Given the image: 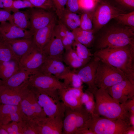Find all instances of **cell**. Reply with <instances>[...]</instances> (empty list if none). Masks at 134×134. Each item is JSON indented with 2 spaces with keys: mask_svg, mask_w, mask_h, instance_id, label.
Instances as JSON below:
<instances>
[{
  "mask_svg": "<svg viewBox=\"0 0 134 134\" xmlns=\"http://www.w3.org/2000/svg\"><path fill=\"white\" fill-rule=\"evenodd\" d=\"M93 54L117 69L134 84V46L107 47L96 51Z\"/></svg>",
  "mask_w": 134,
  "mask_h": 134,
  "instance_id": "obj_1",
  "label": "cell"
},
{
  "mask_svg": "<svg viewBox=\"0 0 134 134\" xmlns=\"http://www.w3.org/2000/svg\"><path fill=\"white\" fill-rule=\"evenodd\" d=\"M93 95L95 104L93 114L112 120L122 119L129 122V112L113 99L106 89H98Z\"/></svg>",
  "mask_w": 134,
  "mask_h": 134,
  "instance_id": "obj_2",
  "label": "cell"
},
{
  "mask_svg": "<svg viewBox=\"0 0 134 134\" xmlns=\"http://www.w3.org/2000/svg\"><path fill=\"white\" fill-rule=\"evenodd\" d=\"M134 30L126 26L110 27L97 39L96 51L107 47L134 46Z\"/></svg>",
  "mask_w": 134,
  "mask_h": 134,
  "instance_id": "obj_3",
  "label": "cell"
},
{
  "mask_svg": "<svg viewBox=\"0 0 134 134\" xmlns=\"http://www.w3.org/2000/svg\"><path fill=\"white\" fill-rule=\"evenodd\" d=\"M32 88L38 102L46 116L63 120L66 106L60 98L58 90L45 92Z\"/></svg>",
  "mask_w": 134,
  "mask_h": 134,
  "instance_id": "obj_4",
  "label": "cell"
},
{
  "mask_svg": "<svg viewBox=\"0 0 134 134\" xmlns=\"http://www.w3.org/2000/svg\"><path fill=\"white\" fill-rule=\"evenodd\" d=\"M129 126L126 120H112L93 114L91 115L86 127L95 134H124Z\"/></svg>",
  "mask_w": 134,
  "mask_h": 134,
  "instance_id": "obj_5",
  "label": "cell"
},
{
  "mask_svg": "<svg viewBox=\"0 0 134 134\" xmlns=\"http://www.w3.org/2000/svg\"><path fill=\"white\" fill-rule=\"evenodd\" d=\"M126 79L123 74L117 69L100 60L95 81V86L98 89H106Z\"/></svg>",
  "mask_w": 134,
  "mask_h": 134,
  "instance_id": "obj_6",
  "label": "cell"
},
{
  "mask_svg": "<svg viewBox=\"0 0 134 134\" xmlns=\"http://www.w3.org/2000/svg\"><path fill=\"white\" fill-rule=\"evenodd\" d=\"M20 106L22 111L28 120L47 117L38 102L34 90L29 85L23 97Z\"/></svg>",
  "mask_w": 134,
  "mask_h": 134,
  "instance_id": "obj_7",
  "label": "cell"
},
{
  "mask_svg": "<svg viewBox=\"0 0 134 134\" xmlns=\"http://www.w3.org/2000/svg\"><path fill=\"white\" fill-rule=\"evenodd\" d=\"M28 82L32 88L44 92L58 90L64 87L63 83L52 75L35 73L31 75Z\"/></svg>",
  "mask_w": 134,
  "mask_h": 134,
  "instance_id": "obj_8",
  "label": "cell"
},
{
  "mask_svg": "<svg viewBox=\"0 0 134 134\" xmlns=\"http://www.w3.org/2000/svg\"><path fill=\"white\" fill-rule=\"evenodd\" d=\"M123 11L109 3H100L93 11V30L100 29L111 19L114 18Z\"/></svg>",
  "mask_w": 134,
  "mask_h": 134,
  "instance_id": "obj_9",
  "label": "cell"
},
{
  "mask_svg": "<svg viewBox=\"0 0 134 134\" xmlns=\"http://www.w3.org/2000/svg\"><path fill=\"white\" fill-rule=\"evenodd\" d=\"M47 57L42 50L35 45L20 58L19 64L20 68L35 73L45 61Z\"/></svg>",
  "mask_w": 134,
  "mask_h": 134,
  "instance_id": "obj_10",
  "label": "cell"
},
{
  "mask_svg": "<svg viewBox=\"0 0 134 134\" xmlns=\"http://www.w3.org/2000/svg\"><path fill=\"white\" fill-rule=\"evenodd\" d=\"M27 11L30 19L29 30L33 34L37 30L56 20L55 14L49 10L34 7L29 8Z\"/></svg>",
  "mask_w": 134,
  "mask_h": 134,
  "instance_id": "obj_11",
  "label": "cell"
},
{
  "mask_svg": "<svg viewBox=\"0 0 134 134\" xmlns=\"http://www.w3.org/2000/svg\"><path fill=\"white\" fill-rule=\"evenodd\" d=\"M100 59L93 56L91 60L75 71L83 82L88 86L87 91L94 94L98 88L95 84L97 70Z\"/></svg>",
  "mask_w": 134,
  "mask_h": 134,
  "instance_id": "obj_12",
  "label": "cell"
},
{
  "mask_svg": "<svg viewBox=\"0 0 134 134\" xmlns=\"http://www.w3.org/2000/svg\"><path fill=\"white\" fill-rule=\"evenodd\" d=\"M29 86L28 80L16 88H9L3 85L0 87V103L19 105Z\"/></svg>",
  "mask_w": 134,
  "mask_h": 134,
  "instance_id": "obj_13",
  "label": "cell"
},
{
  "mask_svg": "<svg viewBox=\"0 0 134 134\" xmlns=\"http://www.w3.org/2000/svg\"><path fill=\"white\" fill-rule=\"evenodd\" d=\"M106 89L113 99L120 104L134 96V84L127 79Z\"/></svg>",
  "mask_w": 134,
  "mask_h": 134,
  "instance_id": "obj_14",
  "label": "cell"
},
{
  "mask_svg": "<svg viewBox=\"0 0 134 134\" xmlns=\"http://www.w3.org/2000/svg\"><path fill=\"white\" fill-rule=\"evenodd\" d=\"M83 88L82 86L79 88L64 87L58 90L60 98L66 106L74 109L83 105L80 100Z\"/></svg>",
  "mask_w": 134,
  "mask_h": 134,
  "instance_id": "obj_15",
  "label": "cell"
},
{
  "mask_svg": "<svg viewBox=\"0 0 134 134\" xmlns=\"http://www.w3.org/2000/svg\"><path fill=\"white\" fill-rule=\"evenodd\" d=\"M33 35L29 30L23 29L8 22H1L0 24V37L5 41L30 38Z\"/></svg>",
  "mask_w": 134,
  "mask_h": 134,
  "instance_id": "obj_16",
  "label": "cell"
},
{
  "mask_svg": "<svg viewBox=\"0 0 134 134\" xmlns=\"http://www.w3.org/2000/svg\"><path fill=\"white\" fill-rule=\"evenodd\" d=\"M27 119L20 105L0 104V122L2 125L11 121L19 122Z\"/></svg>",
  "mask_w": 134,
  "mask_h": 134,
  "instance_id": "obj_17",
  "label": "cell"
},
{
  "mask_svg": "<svg viewBox=\"0 0 134 134\" xmlns=\"http://www.w3.org/2000/svg\"><path fill=\"white\" fill-rule=\"evenodd\" d=\"M63 62V58L47 57L35 73L52 75L57 78L64 72L67 67Z\"/></svg>",
  "mask_w": 134,
  "mask_h": 134,
  "instance_id": "obj_18",
  "label": "cell"
},
{
  "mask_svg": "<svg viewBox=\"0 0 134 134\" xmlns=\"http://www.w3.org/2000/svg\"><path fill=\"white\" fill-rule=\"evenodd\" d=\"M40 127L41 134H62L63 120L48 117L34 120Z\"/></svg>",
  "mask_w": 134,
  "mask_h": 134,
  "instance_id": "obj_19",
  "label": "cell"
},
{
  "mask_svg": "<svg viewBox=\"0 0 134 134\" xmlns=\"http://www.w3.org/2000/svg\"><path fill=\"white\" fill-rule=\"evenodd\" d=\"M65 49L61 38L53 32L42 50L47 57L63 58Z\"/></svg>",
  "mask_w": 134,
  "mask_h": 134,
  "instance_id": "obj_20",
  "label": "cell"
},
{
  "mask_svg": "<svg viewBox=\"0 0 134 134\" xmlns=\"http://www.w3.org/2000/svg\"><path fill=\"white\" fill-rule=\"evenodd\" d=\"M56 24V20L48 25L40 28L34 34L33 38L34 45L42 50L50 39Z\"/></svg>",
  "mask_w": 134,
  "mask_h": 134,
  "instance_id": "obj_21",
  "label": "cell"
},
{
  "mask_svg": "<svg viewBox=\"0 0 134 134\" xmlns=\"http://www.w3.org/2000/svg\"><path fill=\"white\" fill-rule=\"evenodd\" d=\"M6 41L9 44L14 54L19 60L34 45L33 36Z\"/></svg>",
  "mask_w": 134,
  "mask_h": 134,
  "instance_id": "obj_22",
  "label": "cell"
},
{
  "mask_svg": "<svg viewBox=\"0 0 134 134\" xmlns=\"http://www.w3.org/2000/svg\"><path fill=\"white\" fill-rule=\"evenodd\" d=\"M33 73L31 71L20 67V69L6 80H1V85L14 88L18 87L27 81Z\"/></svg>",
  "mask_w": 134,
  "mask_h": 134,
  "instance_id": "obj_23",
  "label": "cell"
},
{
  "mask_svg": "<svg viewBox=\"0 0 134 134\" xmlns=\"http://www.w3.org/2000/svg\"><path fill=\"white\" fill-rule=\"evenodd\" d=\"M63 125L62 134H75L77 130L75 109H73L66 106Z\"/></svg>",
  "mask_w": 134,
  "mask_h": 134,
  "instance_id": "obj_24",
  "label": "cell"
},
{
  "mask_svg": "<svg viewBox=\"0 0 134 134\" xmlns=\"http://www.w3.org/2000/svg\"><path fill=\"white\" fill-rule=\"evenodd\" d=\"M57 78L64 80V87L79 88L82 86L83 82L76 72L75 69L72 70L68 66Z\"/></svg>",
  "mask_w": 134,
  "mask_h": 134,
  "instance_id": "obj_25",
  "label": "cell"
},
{
  "mask_svg": "<svg viewBox=\"0 0 134 134\" xmlns=\"http://www.w3.org/2000/svg\"><path fill=\"white\" fill-rule=\"evenodd\" d=\"M63 59V62L68 67L75 69L82 67L90 61L79 57L72 48L65 50Z\"/></svg>",
  "mask_w": 134,
  "mask_h": 134,
  "instance_id": "obj_26",
  "label": "cell"
},
{
  "mask_svg": "<svg viewBox=\"0 0 134 134\" xmlns=\"http://www.w3.org/2000/svg\"><path fill=\"white\" fill-rule=\"evenodd\" d=\"M19 61L17 60L0 61V78L2 81L6 80L20 69Z\"/></svg>",
  "mask_w": 134,
  "mask_h": 134,
  "instance_id": "obj_27",
  "label": "cell"
},
{
  "mask_svg": "<svg viewBox=\"0 0 134 134\" xmlns=\"http://www.w3.org/2000/svg\"><path fill=\"white\" fill-rule=\"evenodd\" d=\"M59 20L71 31L79 27L80 25V17L76 13L69 12L65 9Z\"/></svg>",
  "mask_w": 134,
  "mask_h": 134,
  "instance_id": "obj_28",
  "label": "cell"
},
{
  "mask_svg": "<svg viewBox=\"0 0 134 134\" xmlns=\"http://www.w3.org/2000/svg\"><path fill=\"white\" fill-rule=\"evenodd\" d=\"M71 31L74 35L75 41L83 44L87 48L92 45L94 39V33L83 30L79 27Z\"/></svg>",
  "mask_w": 134,
  "mask_h": 134,
  "instance_id": "obj_29",
  "label": "cell"
},
{
  "mask_svg": "<svg viewBox=\"0 0 134 134\" xmlns=\"http://www.w3.org/2000/svg\"><path fill=\"white\" fill-rule=\"evenodd\" d=\"M13 24L19 28L24 30H29L30 27L29 18L27 11L19 10L13 12L12 14Z\"/></svg>",
  "mask_w": 134,
  "mask_h": 134,
  "instance_id": "obj_30",
  "label": "cell"
},
{
  "mask_svg": "<svg viewBox=\"0 0 134 134\" xmlns=\"http://www.w3.org/2000/svg\"><path fill=\"white\" fill-rule=\"evenodd\" d=\"M19 60L14 54L9 44L0 37V61Z\"/></svg>",
  "mask_w": 134,
  "mask_h": 134,
  "instance_id": "obj_31",
  "label": "cell"
},
{
  "mask_svg": "<svg viewBox=\"0 0 134 134\" xmlns=\"http://www.w3.org/2000/svg\"><path fill=\"white\" fill-rule=\"evenodd\" d=\"M75 110L77 130L87 128L86 124L91 117V114L87 110L83 105L75 109Z\"/></svg>",
  "mask_w": 134,
  "mask_h": 134,
  "instance_id": "obj_32",
  "label": "cell"
},
{
  "mask_svg": "<svg viewBox=\"0 0 134 134\" xmlns=\"http://www.w3.org/2000/svg\"><path fill=\"white\" fill-rule=\"evenodd\" d=\"M28 119L21 122L12 121L10 123L2 125L8 134H24Z\"/></svg>",
  "mask_w": 134,
  "mask_h": 134,
  "instance_id": "obj_33",
  "label": "cell"
},
{
  "mask_svg": "<svg viewBox=\"0 0 134 134\" xmlns=\"http://www.w3.org/2000/svg\"><path fill=\"white\" fill-rule=\"evenodd\" d=\"M93 11H84L82 14L79 26L82 29L94 33L93 22Z\"/></svg>",
  "mask_w": 134,
  "mask_h": 134,
  "instance_id": "obj_34",
  "label": "cell"
},
{
  "mask_svg": "<svg viewBox=\"0 0 134 134\" xmlns=\"http://www.w3.org/2000/svg\"><path fill=\"white\" fill-rule=\"evenodd\" d=\"M72 48L75 51L77 55L82 59L90 61L93 56L90 50L83 44L75 40Z\"/></svg>",
  "mask_w": 134,
  "mask_h": 134,
  "instance_id": "obj_35",
  "label": "cell"
},
{
  "mask_svg": "<svg viewBox=\"0 0 134 134\" xmlns=\"http://www.w3.org/2000/svg\"><path fill=\"white\" fill-rule=\"evenodd\" d=\"M114 19L123 25L130 27L134 30V11L127 13H122Z\"/></svg>",
  "mask_w": 134,
  "mask_h": 134,
  "instance_id": "obj_36",
  "label": "cell"
},
{
  "mask_svg": "<svg viewBox=\"0 0 134 134\" xmlns=\"http://www.w3.org/2000/svg\"><path fill=\"white\" fill-rule=\"evenodd\" d=\"M29 1L34 8L50 10L52 9L55 10L52 0H27Z\"/></svg>",
  "mask_w": 134,
  "mask_h": 134,
  "instance_id": "obj_37",
  "label": "cell"
},
{
  "mask_svg": "<svg viewBox=\"0 0 134 134\" xmlns=\"http://www.w3.org/2000/svg\"><path fill=\"white\" fill-rule=\"evenodd\" d=\"M24 134H41L40 128L33 120H28Z\"/></svg>",
  "mask_w": 134,
  "mask_h": 134,
  "instance_id": "obj_38",
  "label": "cell"
},
{
  "mask_svg": "<svg viewBox=\"0 0 134 134\" xmlns=\"http://www.w3.org/2000/svg\"><path fill=\"white\" fill-rule=\"evenodd\" d=\"M56 13L60 19L65 9L67 0H52Z\"/></svg>",
  "mask_w": 134,
  "mask_h": 134,
  "instance_id": "obj_39",
  "label": "cell"
},
{
  "mask_svg": "<svg viewBox=\"0 0 134 134\" xmlns=\"http://www.w3.org/2000/svg\"><path fill=\"white\" fill-rule=\"evenodd\" d=\"M34 7L31 3L27 0H13V8L14 12L19 10L20 9Z\"/></svg>",
  "mask_w": 134,
  "mask_h": 134,
  "instance_id": "obj_40",
  "label": "cell"
},
{
  "mask_svg": "<svg viewBox=\"0 0 134 134\" xmlns=\"http://www.w3.org/2000/svg\"><path fill=\"white\" fill-rule=\"evenodd\" d=\"M80 9L84 11H93L95 7V2L94 0H78Z\"/></svg>",
  "mask_w": 134,
  "mask_h": 134,
  "instance_id": "obj_41",
  "label": "cell"
},
{
  "mask_svg": "<svg viewBox=\"0 0 134 134\" xmlns=\"http://www.w3.org/2000/svg\"><path fill=\"white\" fill-rule=\"evenodd\" d=\"M65 9L69 12L76 13L80 9L78 0H67Z\"/></svg>",
  "mask_w": 134,
  "mask_h": 134,
  "instance_id": "obj_42",
  "label": "cell"
},
{
  "mask_svg": "<svg viewBox=\"0 0 134 134\" xmlns=\"http://www.w3.org/2000/svg\"><path fill=\"white\" fill-rule=\"evenodd\" d=\"M7 21L14 24L12 14H11V12L5 9L0 8V22L1 23Z\"/></svg>",
  "mask_w": 134,
  "mask_h": 134,
  "instance_id": "obj_43",
  "label": "cell"
},
{
  "mask_svg": "<svg viewBox=\"0 0 134 134\" xmlns=\"http://www.w3.org/2000/svg\"><path fill=\"white\" fill-rule=\"evenodd\" d=\"M123 108L126 111L134 112V96L127 100L121 104Z\"/></svg>",
  "mask_w": 134,
  "mask_h": 134,
  "instance_id": "obj_44",
  "label": "cell"
},
{
  "mask_svg": "<svg viewBox=\"0 0 134 134\" xmlns=\"http://www.w3.org/2000/svg\"><path fill=\"white\" fill-rule=\"evenodd\" d=\"M94 98V95L92 94L89 100L84 104L85 108L91 115L93 114V111L95 106V103Z\"/></svg>",
  "mask_w": 134,
  "mask_h": 134,
  "instance_id": "obj_45",
  "label": "cell"
},
{
  "mask_svg": "<svg viewBox=\"0 0 134 134\" xmlns=\"http://www.w3.org/2000/svg\"><path fill=\"white\" fill-rule=\"evenodd\" d=\"M65 49L67 50L72 48L75 38L66 36L61 39Z\"/></svg>",
  "mask_w": 134,
  "mask_h": 134,
  "instance_id": "obj_46",
  "label": "cell"
},
{
  "mask_svg": "<svg viewBox=\"0 0 134 134\" xmlns=\"http://www.w3.org/2000/svg\"><path fill=\"white\" fill-rule=\"evenodd\" d=\"M121 5L128 8L133 9L134 0H115Z\"/></svg>",
  "mask_w": 134,
  "mask_h": 134,
  "instance_id": "obj_47",
  "label": "cell"
},
{
  "mask_svg": "<svg viewBox=\"0 0 134 134\" xmlns=\"http://www.w3.org/2000/svg\"><path fill=\"white\" fill-rule=\"evenodd\" d=\"M92 94L87 90L85 92H83L80 98L81 101L83 105L89 100Z\"/></svg>",
  "mask_w": 134,
  "mask_h": 134,
  "instance_id": "obj_48",
  "label": "cell"
},
{
  "mask_svg": "<svg viewBox=\"0 0 134 134\" xmlns=\"http://www.w3.org/2000/svg\"><path fill=\"white\" fill-rule=\"evenodd\" d=\"M75 134H95L90 129L87 128H84L77 129Z\"/></svg>",
  "mask_w": 134,
  "mask_h": 134,
  "instance_id": "obj_49",
  "label": "cell"
},
{
  "mask_svg": "<svg viewBox=\"0 0 134 134\" xmlns=\"http://www.w3.org/2000/svg\"><path fill=\"white\" fill-rule=\"evenodd\" d=\"M128 121L130 126H134V112H128Z\"/></svg>",
  "mask_w": 134,
  "mask_h": 134,
  "instance_id": "obj_50",
  "label": "cell"
},
{
  "mask_svg": "<svg viewBox=\"0 0 134 134\" xmlns=\"http://www.w3.org/2000/svg\"><path fill=\"white\" fill-rule=\"evenodd\" d=\"M134 126H129L127 129L124 134H134Z\"/></svg>",
  "mask_w": 134,
  "mask_h": 134,
  "instance_id": "obj_51",
  "label": "cell"
},
{
  "mask_svg": "<svg viewBox=\"0 0 134 134\" xmlns=\"http://www.w3.org/2000/svg\"><path fill=\"white\" fill-rule=\"evenodd\" d=\"M0 134H8V132L0 125Z\"/></svg>",
  "mask_w": 134,
  "mask_h": 134,
  "instance_id": "obj_52",
  "label": "cell"
},
{
  "mask_svg": "<svg viewBox=\"0 0 134 134\" xmlns=\"http://www.w3.org/2000/svg\"><path fill=\"white\" fill-rule=\"evenodd\" d=\"M1 85V80L0 79V87Z\"/></svg>",
  "mask_w": 134,
  "mask_h": 134,
  "instance_id": "obj_53",
  "label": "cell"
},
{
  "mask_svg": "<svg viewBox=\"0 0 134 134\" xmlns=\"http://www.w3.org/2000/svg\"><path fill=\"white\" fill-rule=\"evenodd\" d=\"M95 1H97V0H94Z\"/></svg>",
  "mask_w": 134,
  "mask_h": 134,
  "instance_id": "obj_54",
  "label": "cell"
},
{
  "mask_svg": "<svg viewBox=\"0 0 134 134\" xmlns=\"http://www.w3.org/2000/svg\"><path fill=\"white\" fill-rule=\"evenodd\" d=\"M0 125H1V124L0 123Z\"/></svg>",
  "mask_w": 134,
  "mask_h": 134,
  "instance_id": "obj_55",
  "label": "cell"
}]
</instances>
